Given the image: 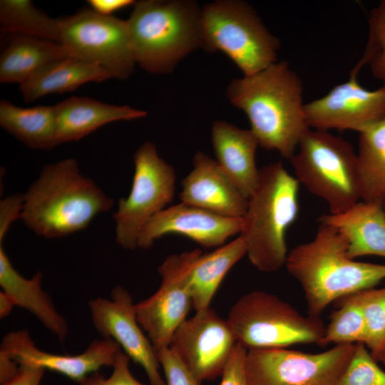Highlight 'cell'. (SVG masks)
Wrapping results in <instances>:
<instances>
[{
    "instance_id": "obj_1",
    "label": "cell",
    "mask_w": 385,
    "mask_h": 385,
    "mask_svg": "<svg viewBox=\"0 0 385 385\" xmlns=\"http://www.w3.org/2000/svg\"><path fill=\"white\" fill-rule=\"evenodd\" d=\"M226 97L245 112L259 145L290 159L309 128L305 120L303 86L285 61H277L261 71L234 78Z\"/></svg>"
},
{
    "instance_id": "obj_38",
    "label": "cell",
    "mask_w": 385,
    "mask_h": 385,
    "mask_svg": "<svg viewBox=\"0 0 385 385\" xmlns=\"http://www.w3.org/2000/svg\"><path fill=\"white\" fill-rule=\"evenodd\" d=\"M136 1L133 0H89L88 4L91 9L104 15L112 16V14L130 5Z\"/></svg>"
},
{
    "instance_id": "obj_5",
    "label": "cell",
    "mask_w": 385,
    "mask_h": 385,
    "mask_svg": "<svg viewBox=\"0 0 385 385\" xmlns=\"http://www.w3.org/2000/svg\"><path fill=\"white\" fill-rule=\"evenodd\" d=\"M201 13L191 0L136 1L126 20L135 63L150 73L173 71L200 48Z\"/></svg>"
},
{
    "instance_id": "obj_41",
    "label": "cell",
    "mask_w": 385,
    "mask_h": 385,
    "mask_svg": "<svg viewBox=\"0 0 385 385\" xmlns=\"http://www.w3.org/2000/svg\"><path fill=\"white\" fill-rule=\"evenodd\" d=\"M377 362H381L385 365V344L381 349V350L373 356Z\"/></svg>"
},
{
    "instance_id": "obj_6",
    "label": "cell",
    "mask_w": 385,
    "mask_h": 385,
    "mask_svg": "<svg viewBox=\"0 0 385 385\" xmlns=\"http://www.w3.org/2000/svg\"><path fill=\"white\" fill-rule=\"evenodd\" d=\"M200 48L222 52L249 76L277 61L280 42L249 4L217 0L202 8Z\"/></svg>"
},
{
    "instance_id": "obj_26",
    "label": "cell",
    "mask_w": 385,
    "mask_h": 385,
    "mask_svg": "<svg viewBox=\"0 0 385 385\" xmlns=\"http://www.w3.org/2000/svg\"><path fill=\"white\" fill-rule=\"evenodd\" d=\"M0 125L31 148L51 150L58 145L54 106L24 108L1 99Z\"/></svg>"
},
{
    "instance_id": "obj_35",
    "label": "cell",
    "mask_w": 385,
    "mask_h": 385,
    "mask_svg": "<svg viewBox=\"0 0 385 385\" xmlns=\"http://www.w3.org/2000/svg\"><path fill=\"white\" fill-rule=\"evenodd\" d=\"M247 349L236 343L221 375L219 385H248L245 363Z\"/></svg>"
},
{
    "instance_id": "obj_24",
    "label": "cell",
    "mask_w": 385,
    "mask_h": 385,
    "mask_svg": "<svg viewBox=\"0 0 385 385\" xmlns=\"http://www.w3.org/2000/svg\"><path fill=\"white\" fill-rule=\"evenodd\" d=\"M111 76L101 67L73 57L53 61L19 85L24 102L31 103L48 94L76 89L88 82H102Z\"/></svg>"
},
{
    "instance_id": "obj_4",
    "label": "cell",
    "mask_w": 385,
    "mask_h": 385,
    "mask_svg": "<svg viewBox=\"0 0 385 385\" xmlns=\"http://www.w3.org/2000/svg\"><path fill=\"white\" fill-rule=\"evenodd\" d=\"M299 185L280 161L259 170L240 235L251 263L262 272H276L285 265L286 233L298 215Z\"/></svg>"
},
{
    "instance_id": "obj_21",
    "label": "cell",
    "mask_w": 385,
    "mask_h": 385,
    "mask_svg": "<svg viewBox=\"0 0 385 385\" xmlns=\"http://www.w3.org/2000/svg\"><path fill=\"white\" fill-rule=\"evenodd\" d=\"M54 108L58 144L78 141L106 124L142 118L148 114L128 106L112 105L78 96L64 99Z\"/></svg>"
},
{
    "instance_id": "obj_25",
    "label": "cell",
    "mask_w": 385,
    "mask_h": 385,
    "mask_svg": "<svg viewBox=\"0 0 385 385\" xmlns=\"http://www.w3.org/2000/svg\"><path fill=\"white\" fill-rule=\"evenodd\" d=\"M245 255V243L240 235L228 244L210 253L201 254L196 259L189 277V289L195 312L210 307L225 276Z\"/></svg>"
},
{
    "instance_id": "obj_18",
    "label": "cell",
    "mask_w": 385,
    "mask_h": 385,
    "mask_svg": "<svg viewBox=\"0 0 385 385\" xmlns=\"http://www.w3.org/2000/svg\"><path fill=\"white\" fill-rule=\"evenodd\" d=\"M179 195L182 202L216 214L243 218L248 198L217 162L198 151L193 157V169L182 181Z\"/></svg>"
},
{
    "instance_id": "obj_29",
    "label": "cell",
    "mask_w": 385,
    "mask_h": 385,
    "mask_svg": "<svg viewBox=\"0 0 385 385\" xmlns=\"http://www.w3.org/2000/svg\"><path fill=\"white\" fill-rule=\"evenodd\" d=\"M336 302L337 309L332 314L318 345L365 344L367 339L366 323L356 293L343 297Z\"/></svg>"
},
{
    "instance_id": "obj_20",
    "label": "cell",
    "mask_w": 385,
    "mask_h": 385,
    "mask_svg": "<svg viewBox=\"0 0 385 385\" xmlns=\"http://www.w3.org/2000/svg\"><path fill=\"white\" fill-rule=\"evenodd\" d=\"M217 162L247 197L258 182L255 154L258 141L250 129H242L223 120H215L211 129Z\"/></svg>"
},
{
    "instance_id": "obj_42",
    "label": "cell",
    "mask_w": 385,
    "mask_h": 385,
    "mask_svg": "<svg viewBox=\"0 0 385 385\" xmlns=\"http://www.w3.org/2000/svg\"><path fill=\"white\" fill-rule=\"evenodd\" d=\"M383 207H384V211H385V198H384V202H383Z\"/></svg>"
},
{
    "instance_id": "obj_34",
    "label": "cell",
    "mask_w": 385,
    "mask_h": 385,
    "mask_svg": "<svg viewBox=\"0 0 385 385\" xmlns=\"http://www.w3.org/2000/svg\"><path fill=\"white\" fill-rule=\"evenodd\" d=\"M130 358L121 349L113 364V372L106 378L96 371L82 380L80 385H144L136 380L129 369Z\"/></svg>"
},
{
    "instance_id": "obj_33",
    "label": "cell",
    "mask_w": 385,
    "mask_h": 385,
    "mask_svg": "<svg viewBox=\"0 0 385 385\" xmlns=\"http://www.w3.org/2000/svg\"><path fill=\"white\" fill-rule=\"evenodd\" d=\"M166 385H201L180 358L169 348L155 351Z\"/></svg>"
},
{
    "instance_id": "obj_19",
    "label": "cell",
    "mask_w": 385,
    "mask_h": 385,
    "mask_svg": "<svg viewBox=\"0 0 385 385\" xmlns=\"http://www.w3.org/2000/svg\"><path fill=\"white\" fill-rule=\"evenodd\" d=\"M319 222L337 228L347 241V255L385 258V211L383 204L359 201L338 213L322 215Z\"/></svg>"
},
{
    "instance_id": "obj_9",
    "label": "cell",
    "mask_w": 385,
    "mask_h": 385,
    "mask_svg": "<svg viewBox=\"0 0 385 385\" xmlns=\"http://www.w3.org/2000/svg\"><path fill=\"white\" fill-rule=\"evenodd\" d=\"M133 164L131 190L118 200L113 214L115 242L125 250L138 247L142 230L173 201L175 190V169L159 156L152 142L135 150Z\"/></svg>"
},
{
    "instance_id": "obj_37",
    "label": "cell",
    "mask_w": 385,
    "mask_h": 385,
    "mask_svg": "<svg viewBox=\"0 0 385 385\" xmlns=\"http://www.w3.org/2000/svg\"><path fill=\"white\" fill-rule=\"evenodd\" d=\"M46 369L29 365H19L17 374L1 385H40Z\"/></svg>"
},
{
    "instance_id": "obj_2",
    "label": "cell",
    "mask_w": 385,
    "mask_h": 385,
    "mask_svg": "<svg viewBox=\"0 0 385 385\" xmlns=\"http://www.w3.org/2000/svg\"><path fill=\"white\" fill-rule=\"evenodd\" d=\"M114 200L65 158L46 165L24 194L21 220L36 235L61 238L86 229Z\"/></svg>"
},
{
    "instance_id": "obj_8",
    "label": "cell",
    "mask_w": 385,
    "mask_h": 385,
    "mask_svg": "<svg viewBox=\"0 0 385 385\" xmlns=\"http://www.w3.org/2000/svg\"><path fill=\"white\" fill-rule=\"evenodd\" d=\"M227 319L237 342L247 350L318 344L326 329L320 317L304 316L277 295L261 290L240 297Z\"/></svg>"
},
{
    "instance_id": "obj_32",
    "label": "cell",
    "mask_w": 385,
    "mask_h": 385,
    "mask_svg": "<svg viewBox=\"0 0 385 385\" xmlns=\"http://www.w3.org/2000/svg\"><path fill=\"white\" fill-rule=\"evenodd\" d=\"M336 385H385V371L379 367L366 345L358 343Z\"/></svg>"
},
{
    "instance_id": "obj_13",
    "label": "cell",
    "mask_w": 385,
    "mask_h": 385,
    "mask_svg": "<svg viewBox=\"0 0 385 385\" xmlns=\"http://www.w3.org/2000/svg\"><path fill=\"white\" fill-rule=\"evenodd\" d=\"M236 343L227 319L209 307L178 327L169 348L202 382L222 375Z\"/></svg>"
},
{
    "instance_id": "obj_12",
    "label": "cell",
    "mask_w": 385,
    "mask_h": 385,
    "mask_svg": "<svg viewBox=\"0 0 385 385\" xmlns=\"http://www.w3.org/2000/svg\"><path fill=\"white\" fill-rule=\"evenodd\" d=\"M200 250L168 256L158 267L161 282L149 297L135 304L138 323L155 351L168 348L178 327L192 308L189 277Z\"/></svg>"
},
{
    "instance_id": "obj_10",
    "label": "cell",
    "mask_w": 385,
    "mask_h": 385,
    "mask_svg": "<svg viewBox=\"0 0 385 385\" xmlns=\"http://www.w3.org/2000/svg\"><path fill=\"white\" fill-rule=\"evenodd\" d=\"M60 19V42L71 57L96 64L124 80L136 65L128 24L91 8Z\"/></svg>"
},
{
    "instance_id": "obj_28",
    "label": "cell",
    "mask_w": 385,
    "mask_h": 385,
    "mask_svg": "<svg viewBox=\"0 0 385 385\" xmlns=\"http://www.w3.org/2000/svg\"><path fill=\"white\" fill-rule=\"evenodd\" d=\"M1 31L60 42V19L48 16L29 0L0 1Z\"/></svg>"
},
{
    "instance_id": "obj_3",
    "label": "cell",
    "mask_w": 385,
    "mask_h": 385,
    "mask_svg": "<svg viewBox=\"0 0 385 385\" xmlns=\"http://www.w3.org/2000/svg\"><path fill=\"white\" fill-rule=\"evenodd\" d=\"M347 248L337 228L319 222L312 240L288 253L285 266L304 291L308 314L320 317L332 302L374 288L385 279V265L351 259Z\"/></svg>"
},
{
    "instance_id": "obj_31",
    "label": "cell",
    "mask_w": 385,
    "mask_h": 385,
    "mask_svg": "<svg viewBox=\"0 0 385 385\" xmlns=\"http://www.w3.org/2000/svg\"><path fill=\"white\" fill-rule=\"evenodd\" d=\"M356 296L366 323L365 345L374 356L385 344V287L366 289Z\"/></svg>"
},
{
    "instance_id": "obj_22",
    "label": "cell",
    "mask_w": 385,
    "mask_h": 385,
    "mask_svg": "<svg viewBox=\"0 0 385 385\" xmlns=\"http://www.w3.org/2000/svg\"><path fill=\"white\" fill-rule=\"evenodd\" d=\"M3 243L0 242L1 291L11 299L14 306L25 309L34 315L61 343H63L68 335V325L56 309L51 297L42 289V272H36L30 279L24 277L13 267Z\"/></svg>"
},
{
    "instance_id": "obj_23",
    "label": "cell",
    "mask_w": 385,
    "mask_h": 385,
    "mask_svg": "<svg viewBox=\"0 0 385 385\" xmlns=\"http://www.w3.org/2000/svg\"><path fill=\"white\" fill-rule=\"evenodd\" d=\"M11 35L0 56L2 83L20 85L46 65L71 57L59 42L26 35Z\"/></svg>"
},
{
    "instance_id": "obj_11",
    "label": "cell",
    "mask_w": 385,
    "mask_h": 385,
    "mask_svg": "<svg viewBox=\"0 0 385 385\" xmlns=\"http://www.w3.org/2000/svg\"><path fill=\"white\" fill-rule=\"evenodd\" d=\"M355 344H337L319 353L288 348L249 349L245 371L248 385H336Z\"/></svg>"
},
{
    "instance_id": "obj_39",
    "label": "cell",
    "mask_w": 385,
    "mask_h": 385,
    "mask_svg": "<svg viewBox=\"0 0 385 385\" xmlns=\"http://www.w3.org/2000/svg\"><path fill=\"white\" fill-rule=\"evenodd\" d=\"M19 365L6 354L0 351L1 385L12 379L18 373Z\"/></svg>"
},
{
    "instance_id": "obj_7",
    "label": "cell",
    "mask_w": 385,
    "mask_h": 385,
    "mask_svg": "<svg viewBox=\"0 0 385 385\" xmlns=\"http://www.w3.org/2000/svg\"><path fill=\"white\" fill-rule=\"evenodd\" d=\"M289 160L298 182L324 200L330 213L361 199L356 153L345 139L309 128Z\"/></svg>"
},
{
    "instance_id": "obj_27",
    "label": "cell",
    "mask_w": 385,
    "mask_h": 385,
    "mask_svg": "<svg viewBox=\"0 0 385 385\" xmlns=\"http://www.w3.org/2000/svg\"><path fill=\"white\" fill-rule=\"evenodd\" d=\"M357 168L361 199L383 204L385 198V118L359 133Z\"/></svg>"
},
{
    "instance_id": "obj_16",
    "label": "cell",
    "mask_w": 385,
    "mask_h": 385,
    "mask_svg": "<svg viewBox=\"0 0 385 385\" xmlns=\"http://www.w3.org/2000/svg\"><path fill=\"white\" fill-rule=\"evenodd\" d=\"M122 349L113 339L92 341L76 355L57 354L39 349L27 329L12 331L2 339L0 351L19 365H29L61 373L78 384L103 366H113Z\"/></svg>"
},
{
    "instance_id": "obj_40",
    "label": "cell",
    "mask_w": 385,
    "mask_h": 385,
    "mask_svg": "<svg viewBox=\"0 0 385 385\" xmlns=\"http://www.w3.org/2000/svg\"><path fill=\"white\" fill-rule=\"evenodd\" d=\"M14 304L11 299L3 292H0V317L4 318L7 317Z\"/></svg>"
},
{
    "instance_id": "obj_36",
    "label": "cell",
    "mask_w": 385,
    "mask_h": 385,
    "mask_svg": "<svg viewBox=\"0 0 385 385\" xmlns=\"http://www.w3.org/2000/svg\"><path fill=\"white\" fill-rule=\"evenodd\" d=\"M24 203V194H14L4 198L0 202V242L4 237L11 224L21 219Z\"/></svg>"
},
{
    "instance_id": "obj_30",
    "label": "cell",
    "mask_w": 385,
    "mask_h": 385,
    "mask_svg": "<svg viewBox=\"0 0 385 385\" xmlns=\"http://www.w3.org/2000/svg\"><path fill=\"white\" fill-rule=\"evenodd\" d=\"M368 24L364 53L351 71L358 73L364 66L369 65L374 76L385 86V0L371 10Z\"/></svg>"
},
{
    "instance_id": "obj_15",
    "label": "cell",
    "mask_w": 385,
    "mask_h": 385,
    "mask_svg": "<svg viewBox=\"0 0 385 385\" xmlns=\"http://www.w3.org/2000/svg\"><path fill=\"white\" fill-rule=\"evenodd\" d=\"M91 320L104 339L114 340L145 371L150 385H166L154 348L138 322L129 292L120 285L111 291V299L97 297L88 302Z\"/></svg>"
},
{
    "instance_id": "obj_14",
    "label": "cell",
    "mask_w": 385,
    "mask_h": 385,
    "mask_svg": "<svg viewBox=\"0 0 385 385\" xmlns=\"http://www.w3.org/2000/svg\"><path fill=\"white\" fill-rule=\"evenodd\" d=\"M357 74L351 71L348 81L304 103V114L309 128L360 133L385 118V86L367 90L357 81Z\"/></svg>"
},
{
    "instance_id": "obj_17",
    "label": "cell",
    "mask_w": 385,
    "mask_h": 385,
    "mask_svg": "<svg viewBox=\"0 0 385 385\" xmlns=\"http://www.w3.org/2000/svg\"><path fill=\"white\" fill-rule=\"evenodd\" d=\"M242 218L222 216L184 202L165 208L142 230L138 247L150 248L155 240L169 234L185 236L201 246L212 247L240 234Z\"/></svg>"
}]
</instances>
